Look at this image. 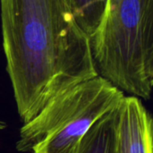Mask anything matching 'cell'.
<instances>
[{"label": "cell", "instance_id": "3", "mask_svg": "<svg viewBox=\"0 0 153 153\" xmlns=\"http://www.w3.org/2000/svg\"><path fill=\"white\" fill-rule=\"evenodd\" d=\"M125 96L100 75L86 80L56 97L23 124L16 150L24 153H75L91 126L117 107Z\"/></svg>", "mask_w": 153, "mask_h": 153}, {"label": "cell", "instance_id": "6", "mask_svg": "<svg viewBox=\"0 0 153 153\" xmlns=\"http://www.w3.org/2000/svg\"><path fill=\"white\" fill-rule=\"evenodd\" d=\"M76 18L91 39L97 31L107 4V0H70Z\"/></svg>", "mask_w": 153, "mask_h": 153}, {"label": "cell", "instance_id": "7", "mask_svg": "<svg viewBox=\"0 0 153 153\" xmlns=\"http://www.w3.org/2000/svg\"><path fill=\"white\" fill-rule=\"evenodd\" d=\"M5 127H6V124H5L4 121L0 120V130H3V129H4Z\"/></svg>", "mask_w": 153, "mask_h": 153}, {"label": "cell", "instance_id": "4", "mask_svg": "<svg viewBox=\"0 0 153 153\" xmlns=\"http://www.w3.org/2000/svg\"><path fill=\"white\" fill-rule=\"evenodd\" d=\"M117 153H153V120L141 99L125 96L118 106Z\"/></svg>", "mask_w": 153, "mask_h": 153}, {"label": "cell", "instance_id": "5", "mask_svg": "<svg viewBox=\"0 0 153 153\" xmlns=\"http://www.w3.org/2000/svg\"><path fill=\"white\" fill-rule=\"evenodd\" d=\"M118 106L91 126L81 140L75 153H117Z\"/></svg>", "mask_w": 153, "mask_h": 153}, {"label": "cell", "instance_id": "1", "mask_svg": "<svg viewBox=\"0 0 153 153\" xmlns=\"http://www.w3.org/2000/svg\"><path fill=\"white\" fill-rule=\"evenodd\" d=\"M0 17L6 71L23 124L99 75L70 0H0Z\"/></svg>", "mask_w": 153, "mask_h": 153}, {"label": "cell", "instance_id": "2", "mask_svg": "<svg viewBox=\"0 0 153 153\" xmlns=\"http://www.w3.org/2000/svg\"><path fill=\"white\" fill-rule=\"evenodd\" d=\"M98 74L139 99L153 87V0H107L91 39Z\"/></svg>", "mask_w": 153, "mask_h": 153}]
</instances>
